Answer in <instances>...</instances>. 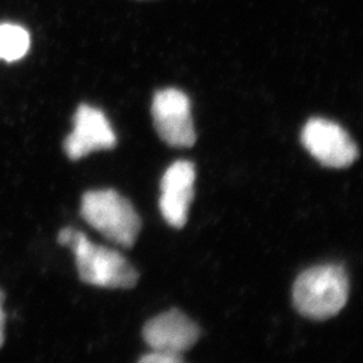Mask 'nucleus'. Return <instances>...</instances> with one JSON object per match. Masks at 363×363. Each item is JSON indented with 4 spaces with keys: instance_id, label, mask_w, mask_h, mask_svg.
<instances>
[{
    "instance_id": "f257e3e1",
    "label": "nucleus",
    "mask_w": 363,
    "mask_h": 363,
    "mask_svg": "<svg viewBox=\"0 0 363 363\" xmlns=\"http://www.w3.org/2000/svg\"><path fill=\"white\" fill-rule=\"evenodd\" d=\"M58 242L73 250L78 274L84 283L113 289L136 286L139 273L116 250L93 244L85 234L73 228L62 229Z\"/></svg>"
},
{
    "instance_id": "f03ea898",
    "label": "nucleus",
    "mask_w": 363,
    "mask_h": 363,
    "mask_svg": "<svg viewBox=\"0 0 363 363\" xmlns=\"http://www.w3.org/2000/svg\"><path fill=\"white\" fill-rule=\"evenodd\" d=\"M349 277L340 265L327 264L298 274L292 298L303 316L325 320L343 310L349 298Z\"/></svg>"
},
{
    "instance_id": "7ed1b4c3",
    "label": "nucleus",
    "mask_w": 363,
    "mask_h": 363,
    "mask_svg": "<svg viewBox=\"0 0 363 363\" xmlns=\"http://www.w3.org/2000/svg\"><path fill=\"white\" fill-rule=\"evenodd\" d=\"M81 216L105 238L123 247H132L142 229L132 203L115 190L88 191L82 196Z\"/></svg>"
},
{
    "instance_id": "20e7f679",
    "label": "nucleus",
    "mask_w": 363,
    "mask_h": 363,
    "mask_svg": "<svg viewBox=\"0 0 363 363\" xmlns=\"http://www.w3.org/2000/svg\"><path fill=\"white\" fill-rule=\"evenodd\" d=\"M301 143L320 164L345 169L358 159L357 144L339 124L315 117L301 130Z\"/></svg>"
},
{
    "instance_id": "39448f33",
    "label": "nucleus",
    "mask_w": 363,
    "mask_h": 363,
    "mask_svg": "<svg viewBox=\"0 0 363 363\" xmlns=\"http://www.w3.org/2000/svg\"><path fill=\"white\" fill-rule=\"evenodd\" d=\"M152 118L159 138L172 147H193L196 142L191 104L186 93L178 89L156 91Z\"/></svg>"
},
{
    "instance_id": "423d86ee",
    "label": "nucleus",
    "mask_w": 363,
    "mask_h": 363,
    "mask_svg": "<svg viewBox=\"0 0 363 363\" xmlns=\"http://www.w3.org/2000/svg\"><path fill=\"white\" fill-rule=\"evenodd\" d=\"M116 143V133L104 113L91 105H79L74 115L73 132L64 143L66 155L78 160L94 151L111 150Z\"/></svg>"
},
{
    "instance_id": "0eeeda50",
    "label": "nucleus",
    "mask_w": 363,
    "mask_h": 363,
    "mask_svg": "<svg viewBox=\"0 0 363 363\" xmlns=\"http://www.w3.org/2000/svg\"><path fill=\"white\" fill-rule=\"evenodd\" d=\"M201 335L199 327L178 310L163 312L148 320L143 337L151 350L182 355L190 350Z\"/></svg>"
},
{
    "instance_id": "6e6552de",
    "label": "nucleus",
    "mask_w": 363,
    "mask_h": 363,
    "mask_svg": "<svg viewBox=\"0 0 363 363\" xmlns=\"http://www.w3.org/2000/svg\"><path fill=\"white\" fill-rule=\"evenodd\" d=\"M195 177L194 164L187 160L172 163L163 174L159 206L163 218L172 228L181 229L187 222L189 208L194 198Z\"/></svg>"
},
{
    "instance_id": "1a4fd4ad",
    "label": "nucleus",
    "mask_w": 363,
    "mask_h": 363,
    "mask_svg": "<svg viewBox=\"0 0 363 363\" xmlns=\"http://www.w3.org/2000/svg\"><path fill=\"white\" fill-rule=\"evenodd\" d=\"M30 48V34L22 26L0 25V60L13 62L23 58Z\"/></svg>"
},
{
    "instance_id": "9d476101",
    "label": "nucleus",
    "mask_w": 363,
    "mask_h": 363,
    "mask_svg": "<svg viewBox=\"0 0 363 363\" xmlns=\"http://www.w3.org/2000/svg\"><path fill=\"white\" fill-rule=\"evenodd\" d=\"M138 363H184L182 355L167 354V352H156L151 351L150 354L143 355Z\"/></svg>"
},
{
    "instance_id": "9b49d317",
    "label": "nucleus",
    "mask_w": 363,
    "mask_h": 363,
    "mask_svg": "<svg viewBox=\"0 0 363 363\" xmlns=\"http://www.w3.org/2000/svg\"><path fill=\"white\" fill-rule=\"evenodd\" d=\"M4 294L0 289V347L4 343V328H6V312H4Z\"/></svg>"
}]
</instances>
